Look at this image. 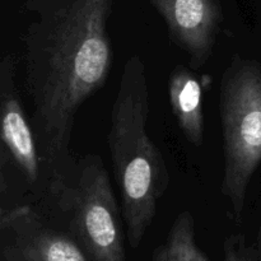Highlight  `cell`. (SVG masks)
Instances as JSON below:
<instances>
[{"label": "cell", "mask_w": 261, "mask_h": 261, "mask_svg": "<svg viewBox=\"0 0 261 261\" xmlns=\"http://www.w3.org/2000/svg\"><path fill=\"white\" fill-rule=\"evenodd\" d=\"M114 0H25L23 93L31 105L47 182L73 163L81 107L106 84L114 65L109 19ZM47 185V184H46Z\"/></svg>", "instance_id": "obj_1"}, {"label": "cell", "mask_w": 261, "mask_h": 261, "mask_svg": "<svg viewBox=\"0 0 261 261\" xmlns=\"http://www.w3.org/2000/svg\"><path fill=\"white\" fill-rule=\"evenodd\" d=\"M148 116L145 64L139 55H132L120 78L107 144L122 199L126 239L133 249L142 244L171 181L165 157L148 135Z\"/></svg>", "instance_id": "obj_2"}, {"label": "cell", "mask_w": 261, "mask_h": 261, "mask_svg": "<svg viewBox=\"0 0 261 261\" xmlns=\"http://www.w3.org/2000/svg\"><path fill=\"white\" fill-rule=\"evenodd\" d=\"M43 196L91 261H127L124 217L103 161L86 154L53 176Z\"/></svg>", "instance_id": "obj_3"}, {"label": "cell", "mask_w": 261, "mask_h": 261, "mask_svg": "<svg viewBox=\"0 0 261 261\" xmlns=\"http://www.w3.org/2000/svg\"><path fill=\"white\" fill-rule=\"evenodd\" d=\"M219 116L223 135L221 193L239 223L247 188L261 163V64L236 54L219 84Z\"/></svg>", "instance_id": "obj_4"}, {"label": "cell", "mask_w": 261, "mask_h": 261, "mask_svg": "<svg viewBox=\"0 0 261 261\" xmlns=\"http://www.w3.org/2000/svg\"><path fill=\"white\" fill-rule=\"evenodd\" d=\"M17 55L3 56L0 61V135L2 157L13 161L31 191L43 195L47 184L31 119L17 84Z\"/></svg>", "instance_id": "obj_5"}, {"label": "cell", "mask_w": 261, "mask_h": 261, "mask_svg": "<svg viewBox=\"0 0 261 261\" xmlns=\"http://www.w3.org/2000/svg\"><path fill=\"white\" fill-rule=\"evenodd\" d=\"M0 252L5 261H91L78 242L30 204L0 211Z\"/></svg>", "instance_id": "obj_6"}, {"label": "cell", "mask_w": 261, "mask_h": 261, "mask_svg": "<svg viewBox=\"0 0 261 261\" xmlns=\"http://www.w3.org/2000/svg\"><path fill=\"white\" fill-rule=\"evenodd\" d=\"M167 25L171 41L199 71L211 59L223 23L219 0H149Z\"/></svg>", "instance_id": "obj_7"}, {"label": "cell", "mask_w": 261, "mask_h": 261, "mask_svg": "<svg viewBox=\"0 0 261 261\" xmlns=\"http://www.w3.org/2000/svg\"><path fill=\"white\" fill-rule=\"evenodd\" d=\"M168 97L178 127L194 147L204 144V88L195 70L176 65L168 76Z\"/></svg>", "instance_id": "obj_8"}, {"label": "cell", "mask_w": 261, "mask_h": 261, "mask_svg": "<svg viewBox=\"0 0 261 261\" xmlns=\"http://www.w3.org/2000/svg\"><path fill=\"white\" fill-rule=\"evenodd\" d=\"M152 261H211L198 246L194 217L190 212L178 214L165 242L153 252Z\"/></svg>", "instance_id": "obj_9"}, {"label": "cell", "mask_w": 261, "mask_h": 261, "mask_svg": "<svg viewBox=\"0 0 261 261\" xmlns=\"http://www.w3.org/2000/svg\"><path fill=\"white\" fill-rule=\"evenodd\" d=\"M223 261H261V244L242 233H232L223 242Z\"/></svg>", "instance_id": "obj_10"}, {"label": "cell", "mask_w": 261, "mask_h": 261, "mask_svg": "<svg viewBox=\"0 0 261 261\" xmlns=\"http://www.w3.org/2000/svg\"><path fill=\"white\" fill-rule=\"evenodd\" d=\"M256 241H257V242H260V244H261V226H260V228H259V233H257Z\"/></svg>", "instance_id": "obj_11"}]
</instances>
